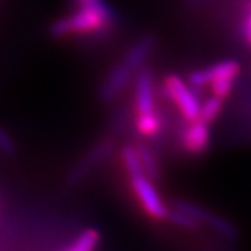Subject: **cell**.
<instances>
[{
	"mask_svg": "<svg viewBox=\"0 0 251 251\" xmlns=\"http://www.w3.org/2000/svg\"><path fill=\"white\" fill-rule=\"evenodd\" d=\"M113 9L106 1L91 7H77L74 13L54 21L50 34L56 38L100 35L109 32L116 24Z\"/></svg>",
	"mask_w": 251,
	"mask_h": 251,
	"instance_id": "obj_1",
	"label": "cell"
},
{
	"mask_svg": "<svg viewBox=\"0 0 251 251\" xmlns=\"http://www.w3.org/2000/svg\"><path fill=\"white\" fill-rule=\"evenodd\" d=\"M165 92L177 106L186 122H194L200 117L201 100L196 91L187 85V82L176 74H169L165 78Z\"/></svg>",
	"mask_w": 251,
	"mask_h": 251,
	"instance_id": "obj_2",
	"label": "cell"
},
{
	"mask_svg": "<svg viewBox=\"0 0 251 251\" xmlns=\"http://www.w3.org/2000/svg\"><path fill=\"white\" fill-rule=\"evenodd\" d=\"M130 183L135 197L148 215L153 219H168L171 209L163 202L161 194L153 186V180L143 173L130 177Z\"/></svg>",
	"mask_w": 251,
	"mask_h": 251,
	"instance_id": "obj_3",
	"label": "cell"
},
{
	"mask_svg": "<svg viewBox=\"0 0 251 251\" xmlns=\"http://www.w3.org/2000/svg\"><path fill=\"white\" fill-rule=\"evenodd\" d=\"M113 151V141L110 138H103L97 143L88 152L81 158L80 161L74 165L70 173H69V183L77 184L78 181L84 180L91 172L95 171L99 165L108 159Z\"/></svg>",
	"mask_w": 251,
	"mask_h": 251,
	"instance_id": "obj_4",
	"label": "cell"
},
{
	"mask_svg": "<svg viewBox=\"0 0 251 251\" xmlns=\"http://www.w3.org/2000/svg\"><path fill=\"white\" fill-rule=\"evenodd\" d=\"M172 206L175 209H179L181 212L187 214L188 216H191L194 221H197L198 224L208 225L209 227H212L216 233H219L221 236H225L227 239H232L236 234L233 225L230 222H227L226 219H224L222 216L215 215L212 212H209L208 209L202 208V206L188 202V201H175Z\"/></svg>",
	"mask_w": 251,
	"mask_h": 251,
	"instance_id": "obj_5",
	"label": "cell"
},
{
	"mask_svg": "<svg viewBox=\"0 0 251 251\" xmlns=\"http://www.w3.org/2000/svg\"><path fill=\"white\" fill-rule=\"evenodd\" d=\"M134 74L137 73L131 67H128L123 60L116 63L99 87V99L105 103H109L119 98L130 84V81L133 80Z\"/></svg>",
	"mask_w": 251,
	"mask_h": 251,
	"instance_id": "obj_6",
	"label": "cell"
},
{
	"mask_svg": "<svg viewBox=\"0 0 251 251\" xmlns=\"http://www.w3.org/2000/svg\"><path fill=\"white\" fill-rule=\"evenodd\" d=\"M242 70L240 63L236 60H224L218 62L206 69L194 70L188 74V82L194 88H201L211 85L214 81L221 78H237Z\"/></svg>",
	"mask_w": 251,
	"mask_h": 251,
	"instance_id": "obj_7",
	"label": "cell"
},
{
	"mask_svg": "<svg viewBox=\"0 0 251 251\" xmlns=\"http://www.w3.org/2000/svg\"><path fill=\"white\" fill-rule=\"evenodd\" d=\"M180 143L183 150L193 156L205 152L211 144L209 125L200 119L194 122H187V126L180 134Z\"/></svg>",
	"mask_w": 251,
	"mask_h": 251,
	"instance_id": "obj_8",
	"label": "cell"
},
{
	"mask_svg": "<svg viewBox=\"0 0 251 251\" xmlns=\"http://www.w3.org/2000/svg\"><path fill=\"white\" fill-rule=\"evenodd\" d=\"M134 103L137 115L151 113L155 110V80L152 72L147 67L137 73Z\"/></svg>",
	"mask_w": 251,
	"mask_h": 251,
	"instance_id": "obj_9",
	"label": "cell"
},
{
	"mask_svg": "<svg viewBox=\"0 0 251 251\" xmlns=\"http://www.w3.org/2000/svg\"><path fill=\"white\" fill-rule=\"evenodd\" d=\"M156 46H158V39L153 35L141 36L127 49L122 60L128 67H131L135 73H138L140 70H143L147 62L151 59Z\"/></svg>",
	"mask_w": 251,
	"mask_h": 251,
	"instance_id": "obj_10",
	"label": "cell"
},
{
	"mask_svg": "<svg viewBox=\"0 0 251 251\" xmlns=\"http://www.w3.org/2000/svg\"><path fill=\"white\" fill-rule=\"evenodd\" d=\"M137 147V151L140 155V161L143 165L144 173L153 181L161 179V168H159V163H158V158H156V153L153 152V150H151L148 145L140 143Z\"/></svg>",
	"mask_w": 251,
	"mask_h": 251,
	"instance_id": "obj_11",
	"label": "cell"
},
{
	"mask_svg": "<svg viewBox=\"0 0 251 251\" xmlns=\"http://www.w3.org/2000/svg\"><path fill=\"white\" fill-rule=\"evenodd\" d=\"M162 126H163V122H162L161 115L155 110L151 113L137 115L135 128L144 137H156L161 133Z\"/></svg>",
	"mask_w": 251,
	"mask_h": 251,
	"instance_id": "obj_12",
	"label": "cell"
},
{
	"mask_svg": "<svg viewBox=\"0 0 251 251\" xmlns=\"http://www.w3.org/2000/svg\"><path fill=\"white\" fill-rule=\"evenodd\" d=\"M100 234L95 229L82 230L63 251H95L98 247Z\"/></svg>",
	"mask_w": 251,
	"mask_h": 251,
	"instance_id": "obj_13",
	"label": "cell"
},
{
	"mask_svg": "<svg viewBox=\"0 0 251 251\" xmlns=\"http://www.w3.org/2000/svg\"><path fill=\"white\" fill-rule=\"evenodd\" d=\"M122 161L125 165L126 171L128 173L130 177L137 176V175H143L144 169L141 161H140V155L137 151V147L131 144H126L122 148Z\"/></svg>",
	"mask_w": 251,
	"mask_h": 251,
	"instance_id": "obj_14",
	"label": "cell"
},
{
	"mask_svg": "<svg viewBox=\"0 0 251 251\" xmlns=\"http://www.w3.org/2000/svg\"><path fill=\"white\" fill-rule=\"evenodd\" d=\"M224 100L225 99L219 98V97H211V98L205 99L202 103H201V108H200V120L205 122L208 125H211L216 117L221 115L222 109H224Z\"/></svg>",
	"mask_w": 251,
	"mask_h": 251,
	"instance_id": "obj_15",
	"label": "cell"
},
{
	"mask_svg": "<svg viewBox=\"0 0 251 251\" xmlns=\"http://www.w3.org/2000/svg\"><path fill=\"white\" fill-rule=\"evenodd\" d=\"M234 82H236V78H221V80L214 81L211 84L212 94L222 99L227 98L230 92L233 91Z\"/></svg>",
	"mask_w": 251,
	"mask_h": 251,
	"instance_id": "obj_16",
	"label": "cell"
},
{
	"mask_svg": "<svg viewBox=\"0 0 251 251\" xmlns=\"http://www.w3.org/2000/svg\"><path fill=\"white\" fill-rule=\"evenodd\" d=\"M0 152L4 153V155H11L14 153V143H13V138L11 135L0 128Z\"/></svg>",
	"mask_w": 251,
	"mask_h": 251,
	"instance_id": "obj_17",
	"label": "cell"
},
{
	"mask_svg": "<svg viewBox=\"0 0 251 251\" xmlns=\"http://www.w3.org/2000/svg\"><path fill=\"white\" fill-rule=\"evenodd\" d=\"M246 11H247V20H246V27H244V34L247 36V39L251 42V0L247 1L246 6Z\"/></svg>",
	"mask_w": 251,
	"mask_h": 251,
	"instance_id": "obj_18",
	"label": "cell"
},
{
	"mask_svg": "<svg viewBox=\"0 0 251 251\" xmlns=\"http://www.w3.org/2000/svg\"><path fill=\"white\" fill-rule=\"evenodd\" d=\"M102 1H105V0H74V4H75V9H77V7L97 6V4H100Z\"/></svg>",
	"mask_w": 251,
	"mask_h": 251,
	"instance_id": "obj_19",
	"label": "cell"
},
{
	"mask_svg": "<svg viewBox=\"0 0 251 251\" xmlns=\"http://www.w3.org/2000/svg\"><path fill=\"white\" fill-rule=\"evenodd\" d=\"M243 97H244V102L247 103V108H249V112H250V115H251V88L250 87L244 88V91H243Z\"/></svg>",
	"mask_w": 251,
	"mask_h": 251,
	"instance_id": "obj_20",
	"label": "cell"
},
{
	"mask_svg": "<svg viewBox=\"0 0 251 251\" xmlns=\"http://www.w3.org/2000/svg\"><path fill=\"white\" fill-rule=\"evenodd\" d=\"M186 1H187V4H190V6H202V4L215 1V0H186Z\"/></svg>",
	"mask_w": 251,
	"mask_h": 251,
	"instance_id": "obj_21",
	"label": "cell"
}]
</instances>
